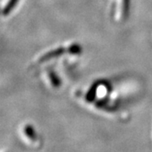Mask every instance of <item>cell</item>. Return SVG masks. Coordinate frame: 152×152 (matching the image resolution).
Segmentation results:
<instances>
[{"instance_id": "cell-2", "label": "cell", "mask_w": 152, "mask_h": 152, "mask_svg": "<svg viewBox=\"0 0 152 152\" xmlns=\"http://www.w3.org/2000/svg\"><path fill=\"white\" fill-rule=\"evenodd\" d=\"M98 86H99V83L96 82L94 83L92 86H91L89 91L87 92L86 96V101L87 102H94L96 96V91H97Z\"/></svg>"}, {"instance_id": "cell-7", "label": "cell", "mask_w": 152, "mask_h": 152, "mask_svg": "<svg viewBox=\"0 0 152 152\" xmlns=\"http://www.w3.org/2000/svg\"><path fill=\"white\" fill-rule=\"evenodd\" d=\"M49 78H50V80L52 83V86L55 88H58L61 85V82H60L59 78L57 76V75L55 74L53 71H49L48 72Z\"/></svg>"}, {"instance_id": "cell-1", "label": "cell", "mask_w": 152, "mask_h": 152, "mask_svg": "<svg viewBox=\"0 0 152 152\" xmlns=\"http://www.w3.org/2000/svg\"><path fill=\"white\" fill-rule=\"evenodd\" d=\"M64 53H67V48H56L54 50H52L48 53H45L43 56L41 57L40 58V61L41 62H44V61H48V60L52 59V58H57L60 55L64 54Z\"/></svg>"}, {"instance_id": "cell-5", "label": "cell", "mask_w": 152, "mask_h": 152, "mask_svg": "<svg viewBox=\"0 0 152 152\" xmlns=\"http://www.w3.org/2000/svg\"><path fill=\"white\" fill-rule=\"evenodd\" d=\"M19 0H9V2L7 3V4L5 5V7L3 9V11H2V14L4 15H8L11 11L13 10V9L15 7V5L17 4Z\"/></svg>"}, {"instance_id": "cell-6", "label": "cell", "mask_w": 152, "mask_h": 152, "mask_svg": "<svg viewBox=\"0 0 152 152\" xmlns=\"http://www.w3.org/2000/svg\"><path fill=\"white\" fill-rule=\"evenodd\" d=\"M67 53H70V54H80L82 53V48L77 43H74L70 45L68 48H67Z\"/></svg>"}, {"instance_id": "cell-4", "label": "cell", "mask_w": 152, "mask_h": 152, "mask_svg": "<svg viewBox=\"0 0 152 152\" xmlns=\"http://www.w3.org/2000/svg\"><path fill=\"white\" fill-rule=\"evenodd\" d=\"M24 132H25V134L31 140H32V141L37 140V134L31 125H26L24 129Z\"/></svg>"}, {"instance_id": "cell-3", "label": "cell", "mask_w": 152, "mask_h": 152, "mask_svg": "<svg viewBox=\"0 0 152 152\" xmlns=\"http://www.w3.org/2000/svg\"><path fill=\"white\" fill-rule=\"evenodd\" d=\"M130 10V0H123L122 1V17L126 20L129 15Z\"/></svg>"}]
</instances>
